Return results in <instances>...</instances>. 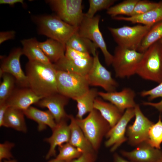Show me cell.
Wrapping results in <instances>:
<instances>
[{
    "label": "cell",
    "mask_w": 162,
    "mask_h": 162,
    "mask_svg": "<svg viewBox=\"0 0 162 162\" xmlns=\"http://www.w3.org/2000/svg\"><path fill=\"white\" fill-rule=\"evenodd\" d=\"M9 106L6 102L0 104V126H4V116L6 110Z\"/></svg>",
    "instance_id": "cell-41"
},
{
    "label": "cell",
    "mask_w": 162,
    "mask_h": 162,
    "mask_svg": "<svg viewBox=\"0 0 162 162\" xmlns=\"http://www.w3.org/2000/svg\"><path fill=\"white\" fill-rule=\"evenodd\" d=\"M146 142L152 146L160 149L162 143V121L160 116L157 122L154 123L150 128Z\"/></svg>",
    "instance_id": "cell-34"
},
{
    "label": "cell",
    "mask_w": 162,
    "mask_h": 162,
    "mask_svg": "<svg viewBox=\"0 0 162 162\" xmlns=\"http://www.w3.org/2000/svg\"><path fill=\"white\" fill-rule=\"evenodd\" d=\"M142 97H147L149 101L158 98H161V100L157 103L144 102L143 105L153 107L159 112L160 116L162 118V81L159 84L153 88L146 90H143L140 93Z\"/></svg>",
    "instance_id": "cell-31"
},
{
    "label": "cell",
    "mask_w": 162,
    "mask_h": 162,
    "mask_svg": "<svg viewBox=\"0 0 162 162\" xmlns=\"http://www.w3.org/2000/svg\"><path fill=\"white\" fill-rule=\"evenodd\" d=\"M45 2L55 15L71 26L78 27L84 18L82 0H46Z\"/></svg>",
    "instance_id": "cell-8"
},
{
    "label": "cell",
    "mask_w": 162,
    "mask_h": 162,
    "mask_svg": "<svg viewBox=\"0 0 162 162\" xmlns=\"http://www.w3.org/2000/svg\"><path fill=\"white\" fill-rule=\"evenodd\" d=\"M28 87L43 98L58 93L57 70L53 64L28 61L26 66Z\"/></svg>",
    "instance_id": "cell-1"
},
{
    "label": "cell",
    "mask_w": 162,
    "mask_h": 162,
    "mask_svg": "<svg viewBox=\"0 0 162 162\" xmlns=\"http://www.w3.org/2000/svg\"><path fill=\"white\" fill-rule=\"evenodd\" d=\"M158 162H162V159L160 160Z\"/></svg>",
    "instance_id": "cell-47"
},
{
    "label": "cell",
    "mask_w": 162,
    "mask_h": 162,
    "mask_svg": "<svg viewBox=\"0 0 162 162\" xmlns=\"http://www.w3.org/2000/svg\"><path fill=\"white\" fill-rule=\"evenodd\" d=\"M94 108L100 112L111 128L117 123L123 113L111 103L98 97L94 100Z\"/></svg>",
    "instance_id": "cell-24"
},
{
    "label": "cell",
    "mask_w": 162,
    "mask_h": 162,
    "mask_svg": "<svg viewBox=\"0 0 162 162\" xmlns=\"http://www.w3.org/2000/svg\"><path fill=\"white\" fill-rule=\"evenodd\" d=\"M23 112L28 118L37 123L39 131L46 129L47 126L52 130L56 125L53 116L48 110L42 111L31 106Z\"/></svg>",
    "instance_id": "cell-23"
},
{
    "label": "cell",
    "mask_w": 162,
    "mask_h": 162,
    "mask_svg": "<svg viewBox=\"0 0 162 162\" xmlns=\"http://www.w3.org/2000/svg\"><path fill=\"white\" fill-rule=\"evenodd\" d=\"M20 3L23 5L24 1L23 0H0V4H8L10 6H13L16 4Z\"/></svg>",
    "instance_id": "cell-42"
},
{
    "label": "cell",
    "mask_w": 162,
    "mask_h": 162,
    "mask_svg": "<svg viewBox=\"0 0 162 162\" xmlns=\"http://www.w3.org/2000/svg\"><path fill=\"white\" fill-rule=\"evenodd\" d=\"M112 18L115 20L128 21L132 23L153 26L162 21V1L158 2L155 8L143 14L131 16H117Z\"/></svg>",
    "instance_id": "cell-21"
},
{
    "label": "cell",
    "mask_w": 162,
    "mask_h": 162,
    "mask_svg": "<svg viewBox=\"0 0 162 162\" xmlns=\"http://www.w3.org/2000/svg\"><path fill=\"white\" fill-rule=\"evenodd\" d=\"M116 1L115 0H89L88 1L89 8L85 15L88 17H93L97 11L103 10H107Z\"/></svg>",
    "instance_id": "cell-35"
},
{
    "label": "cell",
    "mask_w": 162,
    "mask_h": 162,
    "mask_svg": "<svg viewBox=\"0 0 162 162\" xmlns=\"http://www.w3.org/2000/svg\"><path fill=\"white\" fill-rule=\"evenodd\" d=\"M139 0H126L112 6L108 9L106 13L112 18L120 15L130 16Z\"/></svg>",
    "instance_id": "cell-32"
},
{
    "label": "cell",
    "mask_w": 162,
    "mask_h": 162,
    "mask_svg": "<svg viewBox=\"0 0 162 162\" xmlns=\"http://www.w3.org/2000/svg\"><path fill=\"white\" fill-rule=\"evenodd\" d=\"M93 60V56L73 60L68 59L64 56L53 64L57 70L76 74L86 77L92 66Z\"/></svg>",
    "instance_id": "cell-19"
},
{
    "label": "cell",
    "mask_w": 162,
    "mask_h": 162,
    "mask_svg": "<svg viewBox=\"0 0 162 162\" xmlns=\"http://www.w3.org/2000/svg\"><path fill=\"white\" fill-rule=\"evenodd\" d=\"M58 147L59 153L56 158L64 162H70L83 153L69 142L65 143Z\"/></svg>",
    "instance_id": "cell-33"
},
{
    "label": "cell",
    "mask_w": 162,
    "mask_h": 162,
    "mask_svg": "<svg viewBox=\"0 0 162 162\" xmlns=\"http://www.w3.org/2000/svg\"><path fill=\"white\" fill-rule=\"evenodd\" d=\"M159 41L160 42V43L161 44V46L162 47V39H161L160 40H159Z\"/></svg>",
    "instance_id": "cell-46"
},
{
    "label": "cell",
    "mask_w": 162,
    "mask_h": 162,
    "mask_svg": "<svg viewBox=\"0 0 162 162\" xmlns=\"http://www.w3.org/2000/svg\"><path fill=\"white\" fill-rule=\"evenodd\" d=\"M2 81L0 85V104L6 102L15 89L16 82L15 78L11 74L3 73L0 76Z\"/></svg>",
    "instance_id": "cell-30"
},
{
    "label": "cell",
    "mask_w": 162,
    "mask_h": 162,
    "mask_svg": "<svg viewBox=\"0 0 162 162\" xmlns=\"http://www.w3.org/2000/svg\"><path fill=\"white\" fill-rule=\"evenodd\" d=\"M113 162H133L130 160H127L122 158L116 153L113 155Z\"/></svg>",
    "instance_id": "cell-43"
},
{
    "label": "cell",
    "mask_w": 162,
    "mask_h": 162,
    "mask_svg": "<svg viewBox=\"0 0 162 162\" xmlns=\"http://www.w3.org/2000/svg\"><path fill=\"white\" fill-rule=\"evenodd\" d=\"M122 154L133 162H158L162 159V150L152 146L146 141L131 151L122 150Z\"/></svg>",
    "instance_id": "cell-15"
},
{
    "label": "cell",
    "mask_w": 162,
    "mask_h": 162,
    "mask_svg": "<svg viewBox=\"0 0 162 162\" xmlns=\"http://www.w3.org/2000/svg\"><path fill=\"white\" fill-rule=\"evenodd\" d=\"M136 74L143 79L158 83L162 81V47L159 41L143 52Z\"/></svg>",
    "instance_id": "cell-3"
},
{
    "label": "cell",
    "mask_w": 162,
    "mask_h": 162,
    "mask_svg": "<svg viewBox=\"0 0 162 162\" xmlns=\"http://www.w3.org/2000/svg\"><path fill=\"white\" fill-rule=\"evenodd\" d=\"M158 2L147 0H139L130 16L143 14L155 8Z\"/></svg>",
    "instance_id": "cell-36"
},
{
    "label": "cell",
    "mask_w": 162,
    "mask_h": 162,
    "mask_svg": "<svg viewBox=\"0 0 162 162\" xmlns=\"http://www.w3.org/2000/svg\"><path fill=\"white\" fill-rule=\"evenodd\" d=\"M153 25L138 24L108 29L118 46L137 51L145 36Z\"/></svg>",
    "instance_id": "cell-6"
},
{
    "label": "cell",
    "mask_w": 162,
    "mask_h": 162,
    "mask_svg": "<svg viewBox=\"0 0 162 162\" xmlns=\"http://www.w3.org/2000/svg\"><path fill=\"white\" fill-rule=\"evenodd\" d=\"M98 95L114 105L122 113L136 105L134 100L135 93L129 88H124L120 92H98Z\"/></svg>",
    "instance_id": "cell-16"
},
{
    "label": "cell",
    "mask_w": 162,
    "mask_h": 162,
    "mask_svg": "<svg viewBox=\"0 0 162 162\" xmlns=\"http://www.w3.org/2000/svg\"><path fill=\"white\" fill-rule=\"evenodd\" d=\"M91 56L89 53L81 52L66 46L64 57L68 59L73 60L88 58Z\"/></svg>",
    "instance_id": "cell-38"
},
{
    "label": "cell",
    "mask_w": 162,
    "mask_h": 162,
    "mask_svg": "<svg viewBox=\"0 0 162 162\" xmlns=\"http://www.w3.org/2000/svg\"><path fill=\"white\" fill-rule=\"evenodd\" d=\"M32 19L39 34L65 45L78 29V27L68 24L55 14L33 16Z\"/></svg>",
    "instance_id": "cell-2"
},
{
    "label": "cell",
    "mask_w": 162,
    "mask_h": 162,
    "mask_svg": "<svg viewBox=\"0 0 162 162\" xmlns=\"http://www.w3.org/2000/svg\"><path fill=\"white\" fill-rule=\"evenodd\" d=\"M23 55L28 61L39 62L46 64H52L44 54L39 46V42L35 38L22 40Z\"/></svg>",
    "instance_id": "cell-22"
},
{
    "label": "cell",
    "mask_w": 162,
    "mask_h": 162,
    "mask_svg": "<svg viewBox=\"0 0 162 162\" xmlns=\"http://www.w3.org/2000/svg\"><path fill=\"white\" fill-rule=\"evenodd\" d=\"M98 95L97 89H89L85 94L74 100L77 104V112L76 118L81 119L87 113H89L94 110V101Z\"/></svg>",
    "instance_id": "cell-27"
},
{
    "label": "cell",
    "mask_w": 162,
    "mask_h": 162,
    "mask_svg": "<svg viewBox=\"0 0 162 162\" xmlns=\"http://www.w3.org/2000/svg\"><path fill=\"white\" fill-rule=\"evenodd\" d=\"M56 79L58 92L74 100L90 89L86 77L78 74L57 70Z\"/></svg>",
    "instance_id": "cell-7"
},
{
    "label": "cell",
    "mask_w": 162,
    "mask_h": 162,
    "mask_svg": "<svg viewBox=\"0 0 162 162\" xmlns=\"http://www.w3.org/2000/svg\"><path fill=\"white\" fill-rule=\"evenodd\" d=\"M22 111L8 106L5 112L4 127L10 128L17 131L26 133L27 128Z\"/></svg>",
    "instance_id": "cell-26"
},
{
    "label": "cell",
    "mask_w": 162,
    "mask_h": 162,
    "mask_svg": "<svg viewBox=\"0 0 162 162\" xmlns=\"http://www.w3.org/2000/svg\"><path fill=\"white\" fill-rule=\"evenodd\" d=\"M134 108L126 110L117 123L111 128L106 134L105 136L107 139L105 145L106 147L111 148V152H114L127 140L125 136L127 126L130 120L135 117Z\"/></svg>",
    "instance_id": "cell-12"
},
{
    "label": "cell",
    "mask_w": 162,
    "mask_h": 162,
    "mask_svg": "<svg viewBox=\"0 0 162 162\" xmlns=\"http://www.w3.org/2000/svg\"><path fill=\"white\" fill-rule=\"evenodd\" d=\"M16 32L14 30L1 32H0V44L6 41L12 40L15 37Z\"/></svg>",
    "instance_id": "cell-40"
},
{
    "label": "cell",
    "mask_w": 162,
    "mask_h": 162,
    "mask_svg": "<svg viewBox=\"0 0 162 162\" xmlns=\"http://www.w3.org/2000/svg\"><path fill=\"white\" fill-rule=\"evenodd\" d=\"M69 119L70 121L69 124L70 137L69 142L80 150L82 153L95 152L76 123V118L72 115H69Z\"/></svg>",
    "instance_id": "cell-20"
},
{
    "label": "cell",
    "mask_w": 162,
    "mask_h": 162,
    "mask_svg": "<svg viewBox=\"0 0 162 162\" xmlns=\"http://www.w3.org/2000/svg\"><path fill=\"white\" fill-rule=\"evenodd\" d=\"M52 130V134L51 136L44 139L45 141L49 143L50 146L46 156V159L56 156V148L69 142L70 139V129L67 120H63L57 123L55 127Z\"/></svg>",
    "instance_id": "cell-18"
},
{
    "label": "cell",
    "mask_w": 162,
    "mask_h": 162,
    "mask_svg": "<svg viewBox=\"0 0 162 162\" xmlns=\"http://www.w3.org/2000/svg\"><path fill=\"white\" fill-rule=\"evenodd\" d=\"M100 16L96 15L92 18L86 16L78 27L77 33L80 36L86 38L93 42L99 48L104 56L106 64H112L113 55L108 50L106 44L99 28Z\"/></svg>",
    "instance_id": "cell-9"
},
{
    "label": "cell",
    "mask_w": 162,
    "mask_h": 162,
    "mask_svg": "<svg viewBox=\"0 0 162 162\" xmlns=\"http://www.w3.org/2000/svg\"><path fill=\"white\" fill-rule=\"evenodd\" d=\"M76 120L96 152L100 148L104 137L111 128L109 124L95 109L85 118L79 119L76 118Z\"/></svg>",
    "instance_id": "cell-4"
},
{
    "label": "cell",
    "mask_w": 162,
    "mask_h": 162,
    "mask_svg": "<svg viewBox=\"0 0 162 162\" xmlns=\"http://www.w3.org/2000/svg\"><path fill=\"white\" fill-rule=\"evenodd\" d=\"M39 46L44 54L52 64H54L64 56L66 45L56 40L49 38L39 42Z\"/></svg>",
    "instance_id": "cell-25"
},
{
    "label": "cell",
    "mask_w": 162,
    "mask_h": 162,
    "mask_svg": "<svg viewBox=\"0 0 162 162\" xmlns=\"http://www.w3.org/2000/svg\"><path fill=\"white\" fill-rule=\"evenodd\" d=\"M96 159V152L84 153L70 162H95Z\"/></svg>",
    "instance_id": "cell-39"
},
{
    "label": "cell",
    "mask_w": 162,
    "mask_h": 162,
    "mask_svg": "<svg viewBox=\"0 0 162 162\" xmlns=\"http://www.w3.org/2000/svg\"><path fill=\"white\" fill-rule=\"evenodd\" d=\"M42 98L36 94L29 88L21 87L15 89L6 103L9 106L23 111Z\"/></svg>",
    "instance_id": "cell-17"
},
{
    "label": "cell",
    "mask_w": 162,
    "mask_h": 162,
    "mask_svg": "<svg viewBox=\"0 0 162 162\" xmlns=\"http://www.w3.org/2000/svg\"><path fill=\"white\" fill-rule=\"evenodd\" d=\"M134 109L135 121L127 128L126 134L128 143L137 146L147 141L149 129L154 123L143 114L138 105Z\"/></svg>",
    "instance_id": "cell-11"
},
{
    "label": "cell",
    "mask_w": 162,
    "mask_h": 162,
    "mask_svg": "<svg viewBox=\"0 0 162 162\" xmlns=\"http://www.w3.org/2000/svg\"><path fill=\"white\" fill-rule=\"evenodd\" d=\"M93 57L92 66L86 76L89 86L100 87L106 92L115 91L118 83L112 77L111 72L100 63L98 52Z\"/></svg>",
    "instance_id": "cell-10"
},
{
    "label": "cell",
    "mask_w": 162,
    "mask_h": 162,
    "mask_svg": "<svg viewBox=\"0 0 162 162\" xmlns=\"http://www.w3.org/2000/svg\"><path fill=\"white\" fill-rule=\"evenodd\" d=\"M3 162H17V161L14 160H4V161H3Z\"/></svg>",
    "instance_id": "cell-45"
},
{
    "label": "cell",
    "mask_w": 162,
    "mask_h": 162,
    "mask_svg": "<svg viewBox=\"0 0 162 162\" xmlns=\"http://www.w3.org/2000/svg\"><path fill=\"white\" fill-rule=\"evenodd\" d=\"M162 39V21L154 24L143 39L137 51L143 53L151 45Z\"/></svg>",
    "instance_id": "cell-29"
},
{
    "label": "cell",
    "mask_w": 162,
    "mask_h": 162,
    "mask_svg": "<svg viewBox=\"0 0 162 162\" xmlns=\"http://www.w3.org/2000/svg\"><path fill=\"white\" fill-rule=\"evenodd\" d=\"M68 100L69 98L58 93L42 98L35 104L40 107L47 108L58 123L69 119V115L64 110Z\"/></svg>",
    "instance_id": "cell-14"
},
{
    "label": "cell",
    "mask_w": 162,
    "mask_h": 162,
    "mask_svg": "<svg viewBox=\"0 0 162 162\" xmlns=\"http://www.w3.org/2000/svg\"><path fill=\"white\" fill-rule=\"evenodd\" d=\"M143 53L117 46L115 49L111 64L116 76L124 78L136 74Z\"/></svg>",
    "instance_id": "cell-5"
},
{
    "label": "cell",
    "mask_w": 162,
    "mask_h": 162,
    "mask_svg": "<svg viewBox=\"0 0 162 162\" xmlns=\"http://www.w3.org/2000/svg\"><path fill=\"white\" fill-rule=\"evenodd\" d=\"M66 46L81 52L92 54L93 56L96 55L98 48L92 41L80 36L76 32L69 39Z\"/></svg>",
    "instance_id": "cell-28"
},
{
    "label": "cell",
    "mask_w": 162,
    "mask_h": 162,
    "mask_svg": "<svg viewBox=\"0 0 162 162\" xmlns=\"http://www.w3.org/2000/svg\"><path fill=\"white\" fill-rule=\"evenodd\" d=\"M23 55L22 48L17 47L13 50L2 62L0 76L3 73L11 74L15 79L16 83L21 87H28L27 78L21 68L20 59Z\"/></svg>",
    "instance_id": "cell-13"
},
{
    "label": "cell",
    "mask_w": 162,
    "mask_h": 162,
    "mask_svg": "<svg viewBox=\"0 0 162 162\" xmlns=\"http://www.w3.org/2000/svg\"><path fill=\"white\" fill-rule=\"evenodd\" d=\"M14 146V143L8 141L0 144V162H3V159L9 160L13 158L11 150Z\"/></svg>",
    "instance_id": "cell-37"
},
{
    "label": "cell",
    "mask_w": 162,
    "mask_h": 162,
    "mask_svg": "<svg viewBox=\"0 0 162 162\" xmlns=\"http://www.w3.org/2000/svg\"><path fill=\"white\" fill-rule=\"evenodd\" d=\"M47 162H64V161L58 160L56 158L48 161Z\"/></svg>",
    "instance_id": "cell-44"
}]
</instances>
